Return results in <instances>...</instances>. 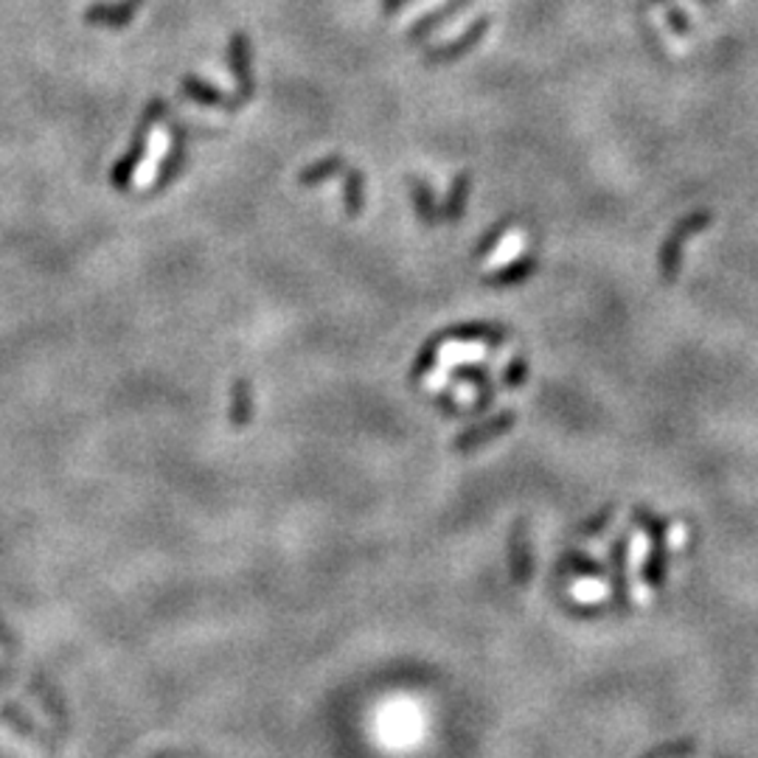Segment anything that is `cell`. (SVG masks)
I'll return each mask as SVG.
<instances>
[{
	"label": "cell",
	"mask_w": 758,
	"mask_h": 758,
	"mask_svg": "<svg viewBox=\"0 0 758 758\" xmlns=\"http://www.w3.org/2000/svg\"><path fill=\"white\" fill-rule=\"evenodd\" d=\"M7 674H9V668H7V663H3V666H0V686L7 683Z\"/></svg>",
	"instance_id": "obj_23"
},
{
	"label": "cell",
	"mask_w": 758,
	"mask_h": 758,
	"mask_svg": "<svg viewBox=\"0 0 758 758\" xmlns=\"http://www.w3.org/2000/svg\"><path fill=\"white\" fill-rule=\"evenodd\" d=\"M511 565H514V579L529 576V554H525V523H517L514 540H511Z\"/></svg>",
	"instance_id": "obj_18"
},
{
	"label": "cell",
	"mask_w": 758,
	"mask_h": 758,
	"mask_svg": "<svg viewBox=\"0 0 758 758\" xmlns=\"http://www.w3.org/2000/svg\"><path fill=\"white\" fill-rule=\"evenodd\" d=\"M509 329L500 327V323H461V327H452L445 329V332H438V337H441V343L445 341H486V346L489 348H500L504 346V341L509 337Z\"/></svg>",
	"instance_id": "obj_7"
},
{
	"label": "cell",
	"mask_w": 758,
	"mask_h": 758,
	"mask_svg": "<svg viewBox=\"0 0 758 758\" xmlns=\"http://www.w3.org/2000/svg\"><path fill=\"white\" fill-rule=\"evenodd\" d=\"M169 102L166 98H152L150 105H146L144 116H141V121H138L135 132H132V144L130 150L125 152V155L118 157L116 166H112L110 171V183L116 191H127L132 183V175L138 171V166L144 164L146 150H150V135H152V127L161 125L166 116H169Z\"/></svg>",
	"instance_id": "obj_1"
},
{
	"label": "cell",
	"mask_w": 758,
	"mask_h": 758,
	"mask_svg": "<svg viewBox=\"0 0 758 758\" xmlns=\"http://www.w3.org/2000/svg\"><path fill=\"white\" fill-rule=\"evenodd\" d=\"M495 396H497V388L491 386V382H486L484 388H481V396L472 402V411L470 413H475V416H481V413H486L491 407V402H495Z\"/></svg>",
	"instance_id": "obj_21"
},
{
	"label": "cell",
	"mask_w": 758,
	"mask_h": 758,
	"mask_svg": "<svg viewBox=\"0 0 758 758\" xmlns=\"http://www.w3.org/2000/svg\"><path fill=\"white\" fill-rule=\"evenodd\" d=\"M517 422V413L514 411H500L497 416H491L489 422H484V425H472L466 427L461 436H455V441H452V450L455 452H470L477 450V447L489 445V441H495V438L504 436L506 430H511Z\"/></svg>",
	"instance_id": "obj_4"
},
{
	"label": "cell",
	"mask_w": 758,
	"mask_h": 758,
	"mask_svg": "<svg viewBox=\"0 0 758 758\" xmlns=\"http://www.w3.org/2000/svg\"><path fill=\"white\" fill-rule=\"evenodd\" d=\"M470 189H472L470 171L455 175V180H452L450 186V194H447V203L441 205V220H445V223H461L466 200H470Z\"/></svg>",
	"instance_id": "obj_13"
},
{
	"label": "cell",
	"mask_w": 758,
	"mask_h": 758,
	"mask_svg": "<svg viewBox=\"0 0 758 758\" xmlns=\"http://www.w3.org/2000/svg\"><path fill=\"white\" fill-rule=\"evenodd\" d=\"M346 166H348L346 157L327 155V157H321V161H312L309 166H304V169L298 171V183L318 186V183H323V180H329V177L343 175V171H346Z\"/></svg>",
	"instance_id": "obj_14"
},
{
	"label": "cell",
	"mask_w": 758,
	"mask_h": 758,
	"mask_svg": "<svg viewBox=\"0 0 758 758\" xmlns=\"http://www.w3.org/2000/svg\"><path fill=\"white\" fill-rule=\"evenodd\" d=\"M186 138H189V132L183 130V127L171 125V141H169V152H166L164 164H161V169H157L155 180H152L150 191L146 194H157V191H166L171 186V180H175L180 171H183L186 166Z\"/></svg>",
	"instance_id": "obj_5"
},
{
	"label": "cell",
	"mask_w": 758,
	"mask_h": 758,
	"mask_svg": "<svg viewBox=\"0 0 758 758\" xmlns=\"http://www.w3.org/2000/svg\"><path fill=\"white\" fill-rule=\"evenodd\" d=\"M180 91H183V98H191V102H197V105L223 107V110H228L230 98L225 96V93L220 91V87H214V85H209V82H203V79L183 76V82H180Z\"/></svg>",
	"instance_id": "obj_12"
},
{
	"label": "cell",
	"mask_w": 758,
	"mask_h": 758,
	"mask_svg": "<svg viewBox=\"0 0 758 758\" xmlns=\"http://www.w3.org/2000/svg\"><path fill=\"white\" fill-rule=\"evenodd\" d=\"M405 3L407 0H382V14H386V17H393L396 12H402Z\"/></svg>",
	"instance_id": "obj_22"
},
{
	"label": "cell",
	"mask_w": 758,
	"mask_h": 758,
	"mask_svg": "<svg viewBox=\"0 0 758 758\" xmlns=\"http://www.w3.org/2000/svg\"><path fill=\"white\" fill-rule=\"evenodd\" d=\"M228 59L230 73L236 79V93L228 102V112L242 110L256 93V76H253V51H250V39L245 32L230 34L228 39Z\"/></svg>",
	"instance_id": "obj_2"
},
{
	"label": "cell",
	"mask_w": 758,
	"mask_h": 758,
	"mask_svg": "<svg viewBox=\"0 0 758 758\" xmlns=\"http://www.w3.org/2000/svg\"><path fill=\"white\" fill-rule=\"evenodd\" d=\"M411 194H413V205H416V214H418V220H422V223L425 225L441 223V209H438V203H436L433 186H427L422 177H413Z\"/></svg>",
	"instance_id": "obj_15"
},
{
	"label": "cell",
	"mask_w": 758,
	"mask_h": 758,
	"mask_svg": "<svg viewBox=\"0 0 758 758\" xmlns=\"http://www.w3.org/2000/svg\"><path fill=\"white\" fill-rule=\"evenodd\" d=\"M441 337L438 334H433V337H427V343L422 346V352L416 354V360H413V366H411V374L407 377L411 379H422V377H427V374L436 368V360H438V352H441Z\"/></svg>",
	"instance_id": "obj_16"
},
{
	"label": "cell",
	"mask_w": 758,
	"mask_h": 758,
	"mask_svg": "<svg viewBox=\"0 0 758 758\" xmlns=\"http://www.w3.org/2000/svg\"><path fill=\"white\" fill-rule=\"evenodd\" d=\"M253 388H250L248 379H234V386H230V411L228 418L234 427H248L250 422H253Z\"/></svg>",
	"instance_id": "obj_10"
},
{
	"label": "cell",
	"mask_w": 758,
	"mask_h": 758,
	"mask_svg": "<svg viewBox=\"0 0 758 758\" xmlns=\"http://www.w3.org/2000/svg\"><path fill=\"white\" fill-rule=\"evenodd\" d=\"M144 7V0H118V3H91L85 9V23L91 26H110L121 28L127 26Z\"/></svg>",
	"instance_id": "obj_6"
},
{
	"label": "cell",
	"mask_w": 758,
	"mask_h": 758,
	"mask_svg": "<svg viewBox=\"0 0 758 758\" xmlns=\"http://www.w3.org/2000/svg\"><path fill=\"white\" fill-rule=\"evenodd\" d=\"M470 3L472 0H447L441 9L425 14V17H418L416 23L411 26V32H407V43H411V46L425 43V39L430 37L433 32H438V28L445 26V23H450L452 17H458V14L464 12V9H470Z\"/></svg>",
	"instance_id": "obj_8"
},
{
	"label": "cell",
	"mask_w": 758,
	"mask_h": 758,
	"mask_svg": "<svg viewBox=\"0 0 758 758\" xmlns=\"http://www.w3.org/2000/svg\"><path fill=\"white\" fill-rule=\"evenodd\" d=\"M343 205H346V216L357 220L366 209V175L354 166H346L343 171Z\"/></svg>",
	"instance_id": "obj_11"
},
{
	"label": "cell",
	"mask_w": 758,
	"mask_h": 758,
	"mask_svg": "<svg viewBox=\"0 0 758 758\" xmlns=\"http://www.w3.org/2000/svg\"><path fill=\"white\" fill-rule=\"evenodd\" d=\"M455 379H461V382H472V386L484 388L486 382H491L489 377V368L484 366V363H466V366L455 368V374H452Z\"/></svg>",
	"instance_id": "obj_19"
},
{
	"label": "cell",
	"mask_w": 758,
	"mask_h": 758,
	"mask_svg": "<svg viewBox=\"0 0 758 758\" xmlns=\"http://www.w3.org/2000/svg\"><path fill=\"white\" fill-rule=\"evenodd\" d=\"M536 270V259L534 256H520L506 268H497L491 273L484 275V287H514L520 282H529L531 273Z\"/></svg>",
	"instance_id": "obj_9"
},
{
	"label": "cell",
	"mask_w": 758,
	"mask_h": 758,
	"mask_svg": "<svg viewBox=\"0 0 758 758\" xmlns=\"http://www.w3.org/2000/svg\"><path fill=\"white\" fill-rule=\"evenodd\" d=\"M489 26H491V20L486 17V14H481L477 20H472L464 34H458L455 39H450V43H445V46L427 48L425 66H450V62H455V59L466 57V54H470L472 48L486 37Z\"/></svg>",
	"instance_id": "obj_3"
},
{
	"label": "cell",
	"mask_w": 758,
	"mask_h": 758,
	"mask_svg": "<svg viewBox=\"0 0 758 758\" xmlns=\"http://www.w3.org/2000/svg\"><path fill=\"white\" fill-rule=\"evenodd\" d=\"M525 377H529V360H525V357H514L504 374V386L509 388V391H517V388L525 382Z\"/></svg>",
	"instance_id": "obj_20"
},
{
	"label": "cell",
	"mask_w": 758,
	"mask_h": 758,
	"mask_svg": "<svg viewBox=\"0 0 758 758\" xmlns=\"http://www.w3.org/2000/svg\"><path fill=\"white\" fill-rule=\"evenodd\" d=\"M509 228H511V220L506 216V220H500V223H495L491 225L489 230H486V236L481 239V242L472 248V259H486V256L491 253V250L497 248V245L504 242V236L509 234Z\"/></svg>",
	"instance_id": "obj_17"
}]
</instances>
